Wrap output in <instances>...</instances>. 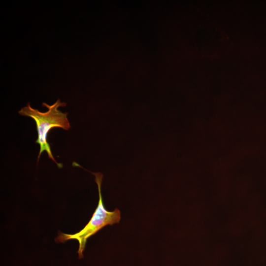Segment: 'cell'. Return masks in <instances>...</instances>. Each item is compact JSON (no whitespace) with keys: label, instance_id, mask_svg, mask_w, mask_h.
<instances>
[{"label":"cell","instance_id":"6da1fadb","mask_svg":"<svg viewBox=\"0 0 266 266\" xmlns=\"http://www.w3.org/2000/svg\"><path fill=\"white\" fill-rule=\"evenodd\" d=\"M42 105L48 108L47 111L40 112L32 108L30 103L28 102L26 106L21 108L18 113L21 116L33 118L36 123L38 136L35 143L40 146L37 163L40 155L45 151L48 158L54 162L59 168H62L63 165L57 162L52 153L50 145L47 141V137L49 131L54 128H60L66 131L70 129L71 127L67 117V113H63L58 109L59 107L66 106V103L61 102L60 100L58 99L52 105L43 102Z\"/></svg>","mask_w":266,"mask_h":266},{"label":"cell","instance_id":"7a4b0ae2","mask_svg":"<svg viewBox=\"0 0 266 266\" xmlns=\"http://www.w3.org/2000/svg\"><path fill=\"white\" fill-rule=\"evenodd\" d=\"M90 172L94 175L95 181L98 186L99 200L97 207L88 223L81 231L74 234L59 232L55 239L58 242H64L69 239L77 240L79 243L77 253L79 259L83 257V253L89 237L106 225L119 223L121 219V213L118 208H115L113 211H109L104 206L101 192L103 174L100 172Z\"/></svg>","mask_w":266,"mask_h":266},{"label":"cell","instance_id":"3957f363","mask_svg":"<svg viewBox=\"0 0 266 266\" xmlns=\"http://www.w3.org/2000/svg\"><path fill=\"white\" fill-rule=\"evenodd\" d=\"M224 41L228 38L219 30L208 28L201 30L198 36L197 44L201 52L205 56L219 54L225 48Z\"/></svg>","mask_w":266,"mask_h":266}]
</instances>
